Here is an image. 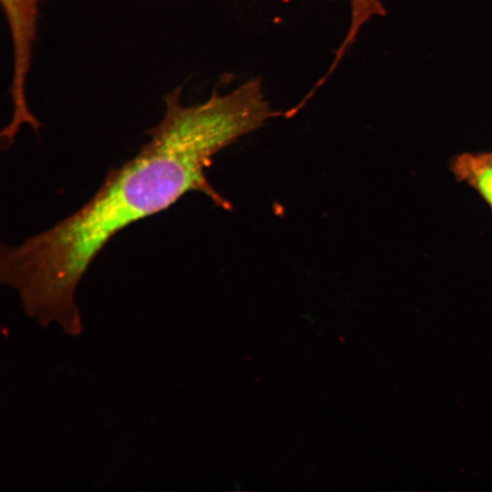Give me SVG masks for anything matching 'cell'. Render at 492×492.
Segmentation results:
<instances>
[{
  "instance_id": "obj_1",
  "label": "cell",
  "mask_w": 492,
  "mask_h": 492,
  "mask_svg": "<svg viewBox=\"0 0 492 492\" xmlns=\"http://www.w3.org/2000/svg\"><path fill=\"white\" fill-rule=\"evenodd\" d=\"M181 87L165 96L163 118L149 139L108 172L96 194L73 214L21 244L1 247L0 280L19 296L41 327L57 325L70 336L83 332L76 291L91 262L114 235L199 191L217 206L231 204L211 186L206 169L223 148L261 128L265 110L245 86L198 105L180 103Z\"/></svg>"
},
{
  "instance_id": "obj_2",
  "label": "cell",
  "mask_w": 492,
  "mask_h": 492,
  "mask_svg": "<svg viewBox=\"0 0 492 492\" xmlns=\"http://www.w3.org/2000/svg\"><path fill=\"white\" fill-rule=\"evenodd\" d=\"M5 14L13 46V77L10 95L13 114L10 122L1 132L2 147L8 149L24 124L36 132L40 121L29 109L26 96V80L32 63V51L37 33L39 0H1Z\"/></svg>"
},
{
  "instance_id": "obj_3",
  "label": "cell",
  "mask_w": 492,
  "mask_h": 492,
  "mask_svg": "<svg viewBox=\"0 0 492 492\" xmlns=\"http://www.w3.org/2000/svg\"><path fill=\"white\" fill-rule=\"evenodd\" d=\"M449 167L454 177L473 189L492 210V151L460 153Z\"/></svg>"
},
{
  "instance_id": "obj_4",
  "label": "cell",
  "mask_w": 492,
  "mask_h": 492,
  "mask_svg": "<svg viewBox=\"0 0 492 492\" xmlns=\"http://www.w3.org/2000/svg\"><path fill=\"white\" fill-rule=\"evenodd\" d=\"M351 21L344 39L335 52V60L340 61L348 47L355 41L362 26L373 16H384L387 10L380 0H349Z\"/></svg>"
}]
</instances>
